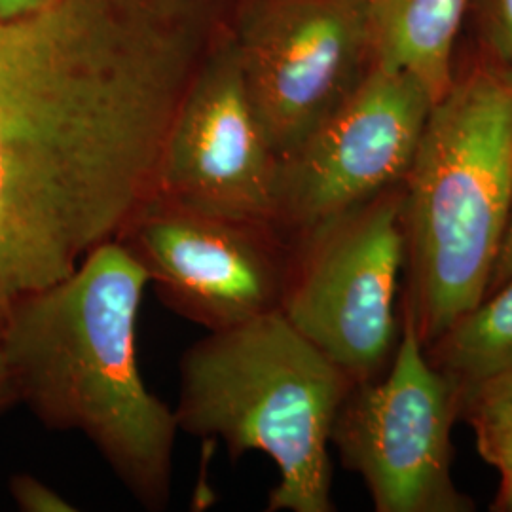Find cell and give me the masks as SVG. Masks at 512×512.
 Segmentation results:
<instances>
[{
    "label": "cell",
    "mask_w": 512,
    "mask_h": 512,
    "mask_svg": "<svg viewBox=\"0 0 512 512\" xmlns=\"http://www.w3.org/2000/svg\"><path fill=\"white\" fill-rule=\"evenodd\" d=\"M239 0H50L0 21V334L156 194Z\"/></svg>",
    "instance_id": "6da1fadb"
},
{
    "label": "cell",
    "mask_w": 512,
    "mask_h": 512,
    "mask_svg": "<svg viewBox=\"0 0 512 512\" xmlns=\"http://www.w3.org/2000/svg\"><path fill=\"white\" fill-rule=\"evenodd\" d=\"M148 275L112 239L33 294L0 334L19 401L59 431H80L150 511L169 503L175 412L148 391L135 332Z\"/></svg>",
    "instance_id": "7a4b0ae2"
},
{
    "label": "cell",
    "mask_w": 512,
    "mask_h": 512,
    "mask_svg": "<svg viewBox=\"0 0 512 512\" xmlns=\"http://www.w3.org/2000/svg\"><path fill=\"white\" fill-rule=\"evenodd\" d=\"M421 340H439L490 289L512 209V71L476 65L429 110L404 177Z\"/></svg>",
    "instance_id": "3957f363"
},
{
    "label": "cell",
    "mask_w": 512,
    "mask_h": 512,
    "mask_svg": "<svg viewBox=\"0 0 512 512\" xmlns=\"http://www.w3.org/2000/svg\"><path fill=\"white\" fill-rule=\"evenodd\" d=\"M351 378L274 310L194 344L181 361L179 429L262 452L279 484L268 511L330 512L329 444Z\"/></svg>",
    "instance_id": "277c9868"
},
{
    "label": "cell",
    "mask_w": 512,
    "mask_h": 512,
    "mask_svg": "<svg viewBox=\"0 0 512 512\" xmlns=\"http://www.w3.org/2000/svg\"><path fill=\"white\" fill-rule=\"evenodd\" d=\"M234 48L256 122L283 160L374 67L368 0H239Z\"/></svg>",
    "instance_id": "5b68a950"
},
{
    "label": "cell",
    "mask_w": 512,
    "mask_h": 512,
    "mask_svg": "<svg viewBox=\"0 0 512 512\" xmlns=\"http://www.w3.org/2000/svg\"><path fill=\"white\" fill-rule=\"evenodd\" d=\"M279 310L353 384L384 365L406 247L404 194L391 188L300 241Z\"/></svg>",
    "instance_id": "8992f818"
},
{
    "label": "cell",
    "mask_w": 512,
    "mask_h": 512,
    "mask_svg": "<svg viewBox=\"0 0 512 512\" xmlns=\"http://www.w3.org/2000/svg\"><path fill=\"white\" fill-rule=\"evenodd\" d=\"M412 304L384 382L349 391L332 429L344 463L365 480L378 512L473 509L452 480L454 380L421 351Z\"/></svg>",
    "instance_id": "52a82bcc"
},
{
    "label": "cell",
    "mask_w": 512,
    "mask_h": 512,
    "mask_svg": "<svg viewBox=\"0 0 512 512\" xmlns=\"http://www.w3.org/2000/svg\"><path fill=\"white\" fill-rule=\"evenodd\" d=\"M431 107L416 78L374 65L355 92L279 160L275 232L302 241L404 183Z\"/></svg>",
    "instance_id": "ba28073f"
},
{
    "label": "cell",
    "mask_w": 512,
    "mask_h": 512,
    "mask_svg": "<svg viewBox=\"0 0 512 512\" xmlns=\"http://www.w3.org/2000/svg\"><path fill=\"white\" fill-rule=\"evenodd\" d=\"M120 241L173 311L207 330L279 310L287 283L272 226L196 211L152 196Z\"/></svg>",
    "instance_id": "9c48e42d"
},
{
    "label": "cell",
    "mask_w": 512,
    "mask_h": 512,
    "mask_svg": "<svg viewBox=\"0 0 512 512\" xmlns=\"http://www.w3.org/2000/svg\"><path fill=\"white\" fill-rule=\"evenodd\" d=\"M277 164L245 92L232 35L184 95L165 143L156 196L274 228Z\"/></svg>",
    "instance_id": "30bf717a"
},
{
    "label": "cell",
    "mask_w": 512,
    "mask_h": 512,
    "mask_svg": "<svg viewBox=\"0 0 512 512\" xmlns=\"http://www.w3.org/2000/svg\"><path fill=\"white\" fill-rule=\"evenodd\" d=\"M469 0H368L374 65L410 74L433 103L454 82L452 55Z\"/></svg>",
    "instance_id": "8fae6325"
},
{
    "label": "cell",
    "mask_w": 512,
    "mask_h": 512,
    "mask_svg": "<svg viewBox=\"0 0 512 512\" xmlns=\"http://www.w3.org/2000/svg\"><path fill=\"white\" fill-rule=\"evenodd\" d=\"M465 313L440 342V361L461 385L512 368V279Z\"/></svg>",
    "instance_id": "7c38bea8"
},
{
    "label": "cell",
    "mask_w": 512,
    "mask_h": 512,
    "mask_svg": "<svg viewBox=\"0 0 512 512\" xmlns=\"http://www.w3.org/2000/svg\"><path fill=\"white\" fill-rule=\"evenodd\" d=\"M461 403L480 456L501 475L512 473V368L463 385Z\"/></svg>",
    "instance_id": "4fadbf2b"
},
{
    "label": "cell",
    "mask_w": 512,
    "mask_h": 512,
    "mask_svg": "<svg viewBox=\"0 0 512 512\" xmlns=\"http://www.w3.org/2000/svg\"><path fill=\"white\" fill-rule=\"evenodd\" d=\"M10 494L16 501L19 511L25 512H74L78 511L71 501H67L54 488L44 484L35 476L21 475L10 478Z\"/></svg>",
    "instance_id": "5bb4252c"
},
{
    "label": "cell",
    "mask_w": 512,
    "mask_h": 512,
    "mask_svg": "<svg viewBox=\"0 0 512 512\" xmlns=\"http://www.w3.org/2000/svg\"><path fill=\"white\" fill-rule=\"evenodd\" d=\"M484 37L494 63L512 71V0H488Z\"/></svg>",
    "instance_id": "9a60e30c"
},
{
    "label": "cell",
    "mask_w": 512,
    "mask_h": 512,
    "mask_svg": "<svg viewBox=\"0 0 512 512\" xmlns=\"http://www.w3.org/2000/svg\"><path fill=\"white\" fill-rule=\"evenodd\" d=\"M512 279V209L511 217H509V224L505 230V238L501 243L499 255L495 260L494 274H492V281H490V289L494 293L495 289H499L501 285H505L507 281Z\"/></svg>",
    "instance_id": "2e32d148"
},
{
    "label": "cell",
    "mask_w": 512,
    "mask_h": 512,
    "mask_svg": "<svg viewBox=\"0 0 512 512\" xmlns=\"http://www.w3.org/2000/svg\"><path fill=\"white\" fill-rule=\"evenodd\" d=\"M50 0H0V21L19 18L46 6Z\"/></svg>",
    "instance_id": "e0dca14e"
},
{
    "label": "cell",
    "mask_w": 512,
    "mask_h": 512,
    "mask_svg": "<svg viewBox=\"0 0 512 512\" xmlns=\"http://www.w3.org/2000/svg\"><path fill=\"white\" fill-rule=\"evenodd\" d=\"M14 401H18V393L14 387L10 368L6 365V359L0 351V412L6 410Z\"/></svg>",
    "instance_id": "ac0fdd59"
},
{
    "label": "cell",
    "mask_w": 512,
    "mask_h": 512,
    "mask_svg": "<svg viewBox=\"0 0 512 512\" xmlns=\"http://www.w3.org/2000/svg\"><path fill=\"white\" fill-rule=\"evenodd\" d=\"M495 511L512 512V473H503L501 475V484L499 492L495 497Z\"/></svg>",
    "instance_id": "d6986e66"
}]
</instances>
